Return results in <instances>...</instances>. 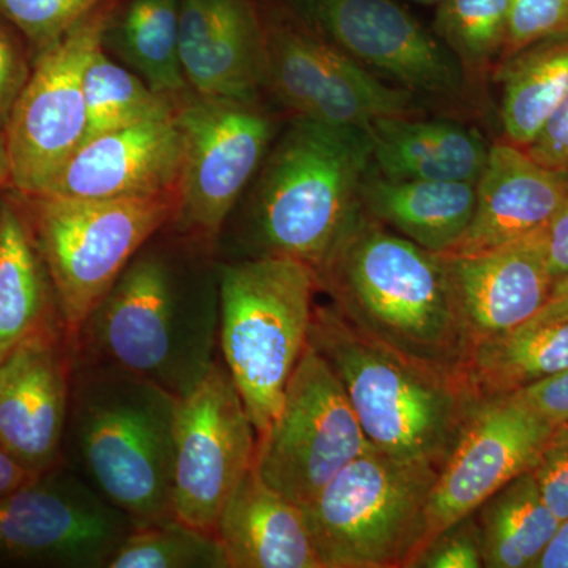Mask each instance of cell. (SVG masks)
<instances>
[{
	"mask_svg": "<svg viewBox=\"0 0 568 568\" xmlns=\"http://www.w3.org/2000/svg\"><path fill=\"white\" fill-rule=\"evenodd\" d=\"M372 448L345 387L308 343L278 414L257 437L254 470L268 487L305 507L343 467Z\"/></svg>",
	"mask_w": 568,
	"mask_h": 568,
	"instance_id": "30bf717a",
	"label": "cell"
},
{
	"mask_svg": "<svg viewBox=\"0 0 568 568\" xmlns=\"http://www.w3.org/2000/svg\"><path fill=\"white\" fill-rule=\"evenodd\" d=\"M106 0H0V18L28 41L33 59Z\"/></svg>",
	"mask_w": 568,
	"mask_h": 568,
	"instance_id": "d6a6232c",
	"label": "cell"
},
{
	"mask_svg": "<svg viewBox=\"0 0 568 568\" xmlns=\"http://www.w3.org/2000/svg\"><path fill=\"white\" fill-rule=\"evenodd\" d=\"M405 2H413L417 3V6L424 7H437L440 6V3L444 2V0H405Z\"/></svg>",
	"mask_w": 568,
	"mask_h": 568,
	"instance_id": "f6af8a7d",
	"label": "cell"
},
{
	"mask_svg": "<svg viewBox=\"0 0 568 568\" xmlns=\"http://www.w3.org/2000/svg\"><path fill=\"white\" fill-rule=\"evenodd\" d=\"M562 321H568V274L555 280L547 302L532 320L519 328L538 327V325L562 323Z\"/></svg>",
	"mask_w": 568,
	"mask_h": 568,
	"instance_id": "60d3db41",
	"label": "cell"
},
{
	"mask_svg": "<svg viewBox=\"0 0 568 568\" xmlns=\"http://www.w3.org/2000/svg\"><path fill=\"white\" fill-rule=\"evenodd\" d=\"M368 132L377 174L394 181L477 183L487 164V142L459 123L395 115Z\"/></svg>",
	"mask_w": 568,
	"mask_h": 568,
	"instance_id": "603a6c76",
	"label": "cell"
},
{
	"mask_svg": "<svg viewBox=\"0 0 568 568\" xmlns=\"http://www.w3.org/2000/svg\"><path fill=\"white\" fill-rule=\"evenodd\" d=\"M182 164L166 230L215 253L239 197L263 162L274 126L254 102L186 93L175 103Z\"/></svg>",
	"mask_w": 568,
	"mask_h": 568,
	"instance_id": "9c48e42d",
	"label": "cell"
},
{
	"mask_svg": "<svg viewBox=\"0 0 568 568\" xmlns=\"http://www.w3.org/2000/svg\"><path fill=\"white\" fill-rule=\"evenodd\" d=\"M181 164L174 115L136 123L85 141L41 194L81 200L175 194Z\"/></svg>",
	"mask_w": 568,
	"mask_h": 568,
	"instance_id": "d6986e66",
	"label": "cell"
},
{
	"mask_svg": "<svg viewBox=\"0 0 568 568\" xmlns=\"http://www.w3.org/2000/svg\"><path fill=\"white\" fill-rule=\"evenodd\" d=\"M343 52L409 93L455 100L465 77L450 51L396 0H287Z\"/></svg>",
	"mask_w": 568,
	"mask_h": 568,
	"instance_id": "9a60e30c",
	"label": "cell"
},
{
	"mask_svg": "<svg viewBox=\"0 0 568 568\" xmlns=\"http://www.w3.org/2000/svg\"><path fill=\"white\" fill-rule=\"evenodd\" d=\"M507 142L526 149L568 93V39L541 41L499 65Z\"/></svg>",
	"mask_w": 568,
	"mask_h": 568,
	"instance_id": "83f0119b",
	"label": "cell"
},
{
	"mask_svg": "<svg viewBox=\"0 0 568 568\" xmlns=\"http://www.w3.org/2000/svg\"><path fill=\"white\" fill-rule=\"evenodd\" d=\"M178 402L126 369L77 362L63 463L136 526L174 518Z\"/></svg>",
	"mask_w": 568,
	"mask_h": 568,
	"instance_id": "3957f363",
	"label": "cell"
},
{
	"mask_svg": "<svg viewBox=\"0 0 568 568\" xmlns=\"http://www.w3.org/2000/svg\"><path fill=\"white\" fill-rule=\"evenodd\" d=\"M10 347H0V362L3 361V357H6L7 353H9Z\"/></svg>",
	"mask_w": 568,
	"mask_h": 568,
	"instance_id": "bcb514c9",
	"label": "cell"
},
{
	"mask_svg": "<svg viewBox=\"0 0 568 568\" xmlns=\"http://www.w3.org/2000/svg\"><path fill=\"white\" fill-rule=\"evenodd\" d=\"M481 568L480 529L476 517L463 518L429 541L414 568Z\"/></svg>",
	"mask_w": 568,
	"mask_h": 568,
	"instance_id": "e575fe53",
	"label": "cell"
},
{
	"mask_svg": "<svg viewBox=\"0 0 568 568\" xmlns=\"http://www.w3.org/2000/svg\"><path fill=\"white\" fill-rule=\"evenodd\" d=\"M85 141L136 123L173 118L175 102L153 91L133 70L108 58L104 44L84 71Z\"/></svg>",
	"mask_w": 568,
	"mask_h": 568,
	"instance_id": "f546056e",
	"label": "cell"
},
{
	"mask_svg": "<svg viewBox=\"0 0 568 568\" xmlns=\"http://www.w3.org/2000/svg\"><path fill=\"white\" fill-rule=\"evenodd\" d=\"M552 514L568 519V422L559 425L530 469Z\"/></svg>",
	"mask_w": 568,
	"mask_h": 568,
	"instance_id": "d590c367",
	"label": "cell"
},
{
	"mask_svg": "<svg viewBox=\"0 0 568 568\" xmlns=\"http://www.w3.org/2000/svg\"><path fill=\"white\" fill-rule=\"evenodd\" d=\"M215 538L226 568H324L302 507L252 469L224 504Z\"/></svg>",
	"mask_w": 568,
	"mask_h": 568,
	"instance_id": "7402d4cb",
	"label": "cell"
},
{
	"mask_svg": "<svg viewBox=\"0 0 568 568\" xmlns=\"http://www.w3.org/2000/svg\"><path fill=\"white\" fill-rule=\"evenodd\" d=\"M544 244L552 278L568 274V189L558 211L544 227Z\"/></svg>",
	"mask_w": 568,
	"mask_h": 568,
	"instance_id": "ab89813d",
	"label": "cell"
},
{
	"mask_svg": "<svg viewBox=\"0 0 568 568\" xmlns=\"http://www.w3.org/2000/svg\"><path fill=\"white\" fill-rule=\"evenodd\" d=\"M106 568H226V562L215 536L173 518L136 526Z\"/></svg>",
	"mask_w": 568,
	"mask_h": 568,
	"instance_id": "1f68e13d",
	"label": "cell"
},
{
	"mask_svg": "<svg viewBox=\"0 0 568 568\" xmlns=\"http://www.w3.org/2000/svg\"><path fill=\"white\" fill-rule=\"evenodd\" d=\"M372 166L368 129L295 119L268 156L246 213L245 257H287L316 272L361 213Z\"/></svg>",
	"mask_w": 568,
	"mask_h": 568,
	"instance_id": "5b68a950",
	"label": "cell"
},
{
	"mask_svg": "<svg viewBox=\"0 0 568 568\" xmlns=\"http://www.w3.org/2000/svg\"><path fill=\"white\" fill-rule=\"evenodd\" d=\"M308 343L345 387L373 447L399 462L443 469L484 402L466 376L447 375L381 345L332 305H315Z\"/></svg>",
	"mask_w": 568,
	"mask_h": 568,
	"instance_id": "277c9868",
	"label": "cell"
},
{
	"mask_svg": "<svg viewBox=\"0 0 568 568\" xmlns=\"http://www.w3.org/2000/svg\"><path fill=\"white\" fill-rule=\"evenodd\" d=\"M179 55L193 92L254 102L263 88V26L253 0H182Z\"/></svg>",
	"mask_w": 568,
	"mask_h": 568,
	"instance_id": "ffe728a7",
	"label": "cell"
},
{
	"mask_svg": "<svg viewBox=\"0 0 568 568\" xmlns=\"http://www.w3.org/2000/svg\"><path fill=\"white\" fill-rule=\"evenodd\" d=\"M567 368L568 321H562L474 343L466 375L485 399L514 394Z\"/></svg>",
	"mask_w": 568,
	"mask_h": 568,
	"instance_id": "4316f807",
	"label": "cell"
},
{
	"mask_svg": "<svg viewBox=\"0 0 568 568\" xmlns=\"http://www.w3.org/2000/svg\"><path fill=\"white\" fill-rule=\"evenodd\" d=\"M439 469L377 448L343 467L302 507L324 568H414Z\"/></svg>",
	"mask_w": 568,
	"mask_h": 568,
	"instance_id": "ba28073f",
	"label": "cell"
},
{
	"mask_svg": "<svg viewBox=\"0 0 568 568\" xmlns=\"http://www.w3.org/2000/svg\"><path fill=\"white\" fill-rule=\"evenodd\" d=\"M182 0H133L123 14L115 48L123 62L153 91L175 103L193 92L179 55Z\"/></svg>",
	"mask_w": 568,
	"mask_h": 568,
	"instance_id": "f1b7e54d",
	"label": "cell"
},
{
	"mask_svg": "<svg viewBox=\"0 0 568 568\" xmlns=\"http://www.w3.org/2000/svg\"><path fill=\"white\" fill-rule=\"evenodd\" d=\"M510 0H444L433 33L467 80L480 81L506 47Z\"/></svg>",
	"mask_w": 568,
	"mask_h": 568,
	"instance_id": "4dcf8cb0",
	"label": "cell"
},
{
	"mask_svg": "<svg viewBox=\"0 0 568 568\" xmlns=\"http://www.w3.org/2000/svg\"><path fill=\"white\" fill-rule=\"evenodd\" d=\"M315 274L317 290L358 332L418 364L467 377L473 342L440 254L362 209Z\"/></svg>",
	"mask_w": 568,
	"mask_h": 568,
	"instance_id": "6da1fadb",
	"label": "cell"
},
{
	"mask_svg": "<svg viewBox=\"0 0 568 568\" xmlns=\"http://www.w3.org/2000/svg\"><path fill=\"white\" fill-rule=\"evenodd\" d=\"M470 342L517 331L547 302L549 274L544 227L474 254H440Z\"/></svg>",
	"mask_w": 568,
	"mask_h": 568,
	"instance_id": "ac0fdd59",
	"label": "cell"
},
{
	"mask_svg": "<svg viewBox=\"0 0 568 568\" xmlns=\"http://www.w3.org/2000/svg\"><path fill=\"white\" fill-rule=\"evenodd\" d=\"M28 54L13 32L0 22V126L9 121L11 108L31 77Z\"/></svg>",
	"mask_w": 568,
	"mask_h": 568,
	"instance_id": "8d00e7d4",
	"label": "cell"
},
{
	"mask_svg": "<svg viewBox=\"0 0 568 568\" xmlns=\"http://www.w3.org/2000/svg\"><path fill=\"white\" fill-rule=\"evenodd\" d=\"M556 428L515 396L485 398L437 474L424 551L443 530L476 514L508 481L532 469Z\"/></svg>",
	"mask_w": 568,
	"mask_h": 568,
	"instance_id": "2e32d148",
	"label": "cell"
},
{
	"mask_svg": "<svg viewBox=\"0 0 568 568\" xmlns=\"http://www.w3.org/2000/svg\"><path fill=\"white\" fill-rule=\"evenodd\" d=\"M152 239L84 321L74 355L78 364L118 366L182 396L220 355L219 265L193 274Z\"/></svg>",
	"mask_w": 568,
	"mask_h": 568,
	"instance_id": "7a4b0ae2",
	"label": "cell"
},
{
	"mask_svg": "<svg viewBox=\"0 0 568 568\" xmlns=\"http://www.w3.org/2000/svg\"><path fill=\"white\" fill-rule=\"evenodd\" d=\"M51 324L63 320L50 275L13 197L0 200V347Z\"/></svg>",
	"mask_w": 568,
	"mask_h": 568,
	"instance_id": "d4e9b609",
	"label": "cell"
},
{
	"mask_svg": "<svg viewBox=\"0 0 568 568\" xmlns=\"http://www.w3.org/2000/svg\"><path fill=\"white\" fill-rule=\"evenodd\" d=\"M40 474H33L31 470L26 469L20 465L9 452L0 446V497L10 495L17 491L24 485L31 484L33 478L39 477Z\"/></svg>",
	"mask_w": 568,
	"mask_h": 568,
	"instance_id": "b9f144b4",
	"label": "cell"
},
{
	"mask_svg": "<svg viewBox=\"0 0 568 568\" xmlns=\"http://www.w3.org/2000/svg\"><path fill=\"white\" fill-rule=\"evenodd\" d=\"M315 271L287 257L219 264V353L256 435L272 424L308 346Z\"/></svg>",
	"mask_w": 568,
	"mask_h": 568,
	"instance_id": "8992f818",
	"label": "cell"
},
{
	"mask_svg": "<svg viewBox=\"0 0 568 568\" xmlns=\"http://www.w3.org/2000/svg\"><path fill=\"white\" fill-rule=\"evenodd\" d=\"M110 24L111 9L103 3L33 59L31 77L3 126L14 193L47 192L84 141V71Z\"/></svg>",
	"mask_w": 568,
	"mask_h": 568,
	"instance_id": "7c38bea8",
	"label": "cell"
},
{
	"mask_svg": "<svg viewBox=\"0 0 568 568\" xmlns=\"http://www.w3.org/2000/svg\"><path fill=\"white\" fill-rule=\"evenodd\" d=\"M257 435L233 377L216 357L179 396L174 418V518L215 536L224 504L252 469Z\"/></svg>",
	"mask_w": 568,
	"mask_h": 568,
	"instance_id": "5bb4252c",
	"label": "cell"
},
{
	"mask_svg": "<svg viewBox=\"0 0 568 568\" xmlns=\"http://www.w3.org/2000/svg\"><path fill=\"white\" fill-rule=\"evenodd\" d=\"M508 395L549 424L559 426L568 422V368Z\"/></svg>",
	"mask_w": 568,
	"mask_h": 568,
	"instance_id": "74e56055",
	"label": "cell"
},
{
	"mask_svg": "<svg viewBox=\"0 0 568 568\" xmlns=\"http://www.w3.org/2000/svg\"><path fill=\"white\" fill-rule=\"evenodd\" d=\"M536 568H568V519L560 525Z\"/></svg>",
	"mask_w": 568,
	"mask_h": 568,
	"instance_id": "7bdbcfd3",
	"label": "cell"
},
{
	"mask_svg": "<svg viewBox=\"0 0 568 568\" xmlns=\"http://www.w3.org/2000/svg\"><path fill=\"white\" fill-rule=\"evenodd\" d=\"M7 189H13V185H11V164L6 132L0 126V193L6 192Z\"/></svg>",
	"mask_w": 568,
	"mask_h": 568,
	"instance_id": "ee69618b",
	"label": "cell"
},
{
	"mask_svg": "<svg viewBox=\"0 0 568 568\" xmlns=\"http://www.w3.org/2000/svg\"><path fill=\"white\" fill-rule=\"evenodd\" d=\"M525 151L541 166L568 174V93Z\"/></svg>",
	"mask_w": 568,
	"mask_h": 568,
	"instance_id": "f35d334b",
	"label": "cell"
},
{
	"mask_svg": "<svg viewBox=\"0 0 568 568\" xmlns=\"http://www.w3.org/2000/svg\"><path fill=\"white\" fill-rule=\"evenodd\" d=\"M17 196L71 343L134 254L166 230L175 207V194L121 200Z\"/></svg>",
	"mask_w": 568,
	"mask_h": 568,
	"instance_id": "52a82bcc",
	"label": "cell"
},
{
	"mask_svg": "<svg viewBox=\"0 0 568 568\" xmlns=\"http://www.w3.org/2000/svg\"><path fill=\"white\" fill-rule=\"evenodd\" d=\"M136 528L65 463L0 497V560L106 568Z\"/></svg>",
	"mask_w": 568,
	"mask_h": 568,
	"instance_id": "4fadbf2b",
	"label": "cell"
},
{
	"mask_svg": "<svg viewBox=\"0 0 568 568\" xmlns=\"http://www.w3.org/2000/svg\"><path fill=\"white\" fill-rule=\"evenodd\" d=\"M474 517L487 568H536L562 525L530 470L485 500Z\"/></svg>",
	"mask_w": 568,
	"mask_h": 568,
	"instance_id": "484cf974",
	"label": "cell"
},
{
	"mask_svg": "<svg viewBox=\"0 0 568 568\" xmlns=\"http://www.w3.org/2000/svg\"><path fill=\"white\" fill-rule=\"evenodd\" d=\"M568 39V0H510L499 65L541 41Z\"/></svg>",
	"mask_w": 568,
	"mask_h": 568,
	"instance_id": "836d02e7",
	"label": "cell"
},
{
	"mask_svg": "<svg viewBox=\"0 0 568 568\" xmlns=\"http://www.w3.org/2000/svg\"><path fill=\"white\" fill-rule=\"evenodd\" d=\"M74 368L63 324L26 335L0 362V446L33 474L63 463Z\"/></svg>",
	"mask_w": 568,
	"mask_h": 568,
	"instance_id": "e0dca14e",
	"label": "cell"
},
{
	"mask_svg": "<svg viewBox=\"0 0 568 568\" xmlns=\"http://www.w3.org/2000/svg\"><path fill=\"white\" fill-rule=\"evenodd\" d=\"M476 185L467 182L394 181L366 175L365 213L407 241L446 254L462 241L476 209Z\"/></svg>",
	"mask_w": 568,
	"mask_h": 568,
	"instance_id": "cb8c5ba5",
	"label": "cell"
},
{
	"mask_svg": "<svg viewBox=\"0 0 568 568\" xmlns=\"http://www.w3.org/2000/svg\"><path fill=\"white\" fill-rule=\"evenodd\" d=\"M568 189V174L541 166L510 142L489 148L465 235L446 254H474L547 226Z\"/></svg>",
	"mask_w": 568,
	"mask_h": 568,
	"instance_id": "44dd1931",
	"label": "cell"
},
{
	"mask_svg": "<svg viewBox=\"0 0 568 568\" xmlns=\"http://www.w3.org/2000/svg\"><path fill=\"white\" fill-rule=\"evenodd\" d=\"M260 14L263 88L295 119L368 129L377 119L413 115V93L355 62L291 7H260Z\"/></svg>",
	"mask_w": 568,
	"mask_h": 568,
	"instance_id": "8fae6325",
	"label": "cell"
}]
</instances>
